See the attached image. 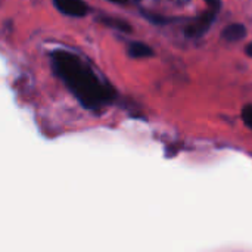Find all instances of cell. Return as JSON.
Returning a JSON list of instances; mask_svg holds the SVG:
<instances>
[{
	"label": "cell",
	"mask_w": 252,
	"mask_h": 252,
	"mask_svg": "<svg viewBox=\"0 0 252 252\" xmlns=\"http://www.w3.org/2000/svg\"><path fill=\"white\" fill-rule=\"evenodd\" d=\"M52 65L56 75L68 86L84 108L99 109L112 100V90L103 86L94 72L75 55L63 50L53 52Z\"/></svg>",
	"instance_id": "obj_1"
},
{
	"label": "cell",
	"mask_w": 252,
	"mask_h": 252,
	"mask_svg": "<svg viewBox=\"0 0 252 252\" xmlns=\"http://www.w3.org/2000/svg\"><path fill=\"white\" fill-rule=\"evenodd\" d=\"M219 9H220V6H210L208 4V10H205L201 16H198L192 24H189L186 27V35L189 38H198V37L204 35L210 30L213 22L216 21Z\"/></svg>",
	"instance_id": "obj_2"
},
{
	"label": "cell",
	"mask_w": 252,
	"mask_h": 252,
	"mask_svg": "<svg viewBox=\"0 0 252 252\" xmlns=\"http://www.w3.org/2000/svg\"><path fill=\"white\" fill-rule=\"evenodd\" d=\"M58 10L69 16H84L87 13V4L83 0H53Z\"/></svg>",
	"instance_id": "obj_3"
},
{
	"label": "cell",
	"mask_w": 252,
	"mask_h": 252,
	"mask_svg": "<svg viewBox=\"0 0 252 252\" xmlns=\"http://www.w3.org/2000/svg\"><path fill=\"white\" fill-rule=\"evenodd\" d=\"M247 35V28L245 25L242 24H232V25H227L223 32H221V37L227 41H239L242 40L244 37Z\"/></svg>",
	"instance_id": "obj_4"
},
{
	"label": "cell",
	"mask_w": 252,
	"mask_h": 252,
	"mask_svg": "<svg viewBox=\"0 0 252 252\" xmlns=\"http://www.w3.org/2000/svg\"><path fill=\"white\" fill-rule=\"evenodd\" d=\"M128 53L133 58H146V56H152V49L143 43H131L128 47Z\"/></svg>",
	"instance_id": "obj_5"
},
{
	"label": "cell",
	"mask_w": 252,
	"mask_h": 252,
	"mask_svg": "<svg viewBox=\"0 0 252 252\" xmlns=\"http://www.w3.org/2000/svg\"><path fill=\"white\" fill-rule=\"evenodd\" d=\"M103 22L109 27H114V28H118V30H123V31H130V25L126 24L124 21H118V19H103Z\"/></svg>",
	"instance_id": "obj_6"
},
{
	"label": "cell",
	"mask_w": 252,
	"mask_h": 252,
	"mask_svg": "<svg viewBox=\"0 0 252 252\" xmlns=\"http://www.w3.org/2000/svg\"><path fill=\"white\" fill-rule=\"evenodd\" d=\"M242 118H244L245 124L252 130V105L244 108V111H242Z\"/></svg>",
	"instance_id": "obj_7"
},
{
	"label": "cell",
	"mask_w": 252,
	"mask_h": 252,
	"mask_svg": "<svg viewBox=\"0 0 252 252\" xmlns=\"http://www.w3.org/2000/svg\"><path fill=\"white\" fill-rule=\"evenodd\" d=\"M247 53H248L250 56H252V43L251 44H248V47H247Z\"/></svg>",
	"instance_id": "obj_8"
},
{
	"label": "cell",
	"mask_w": 252,
	"mask_h": 252,
	"mask_svg": "<svg viewBox=\"0 0 252 252\" xmlns=\"http://www.w3.org/2000/svg\"><path fill=\"white\" fill-rule=\"evenodd\" d=\"M109 1H112V3H118V4H123V3H126L127 0H109Z\"/></svg>",
	"instance_id": "obj_9"
}]
</instances>
